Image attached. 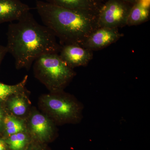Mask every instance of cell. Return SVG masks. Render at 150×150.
I'll return each mask as SVG.
<instances>
[{"label": "cell", "instance_id": "cell-1", "mask_svg": "<svg viewBox=\"0 0 150 150\" xmlns=\"http://www.w3.org/2000/svg\"><path fill=\"white\" fill-rule=\"evenodd\" d=\"M6 35L8 53L14 59L18 70H29L38 57L59 54L62 47L51 30L37 22L30 11L8 25Z\"/></svg>", "mask_w": 150, "mask_h": 150}, {"label": "cell", "instance_id": "cell-2", "mask_svg": "<svg viewBox=\"0 0 150 150\" xmlns=\"http://www.w3.org/2000/svg\"><path fill=\"white\" fill-rule=\"evenodd\" d=\"M36 8L43 24L65 44L82 46L98 28L97 15L37 1Z\"/></svg>", "mask_w": 150, "mask_h": 150}, {"label": "cell", "instance_id": "cell-3", "mask_svg": "<svg viewBox=\"0 0 150 150\" xmlns=\"http://www.w3.org/2000/svg\"><path fill=\"white\" fill-rule=\"evenodd\" d=\"M38 103L41 112L57 126L78 124L83 118V104L64 91L42 95Z\"/></svg>", "mask_w": 150, "mask_h": 150}, {"label": "cell", "instance_id": "cell-4", "mask_svg": "<svg viewBox=\"0 0 150 150\" xmlns=\"http://www.w3.org/2000/svg\"><path fill=\"white\" fill-rule=\"evenodd\" d=\"M33 69L35 77L50 93L64 91L76 74L58 53H49L38 57L33 63Z\"/></svg>", "mask_w": 150, "mask_h": 150}, {"label": "cell", "instance_id": "cell-5", "mask_svg": "<svg viewBox=\"0 0 150 150\" xmlns=\"http://www.w3.org/2000/svg\"><path fill=\"white\" fill-rule=\"evenodd\" d=\"M28 133L33 141L48 144L58 136L56 125L46 114L32 107L26 118Z\"/></svg>", "mask_w": 150, "mask_h": 150}, {"label": "cell", "instance_id": "cell-6", "mask_svg": "<svg viewBox=\"0 0 150 150\" xmlns=\"http://www.w3.org/2000/svg\"><path fill=\"white\" fill-rule=\"evenodd\" d=\"M131 7L121 0H108L101 5L98 13V28H118L126 26Z\"/></svg>", "mask_w": 150, "mask_h": 150}, {"label": "cell", "instance_id": "cell-7", "mask_svg": "<svg viewBox=\"0 0 150 150\" xmlns=\"http://www.w3.org/2000/svg\"><path fill=\"white\" fill-rule=\"evenodd\" d=\"M123 36L118 28H98L89 35L82 46L92 51L99 50L115 43Z\"/></svg>", "mask_w": 150, "mask_h": 150}, {"label": "cell", "instance_id": "cell-8", "mask_svg": "<svg viewBox=\"0 0 150 150\" xmlns=\"http://www.w3.org/2000/svg\"><path fill=\"white\" fill-rule=\"evenodd\" d=\"M59 55L71 68L85 67L93 57V51L77 44H65L62 46Z\"/></svg>", "mask_w": 150, "mask_h": 150}, {"label": "cell", "instance_id": "cell-9", "mask_svg": "<svg viewBox=\"0 0 150 150\" xmlns=\"http://www.w3.org/2000/svg\"><path fill=\"white\" fill-rule=\"evenodd\" d=\"M30 10L20 0H0V24L17 21Z\"/></svg>", "mask_w": 150, "mask_h": 150}, {"label": "cell", "instance_id": "cell-10", "mask_svg": "<svg viewBox=\"0 0 150 150\" xmlns=\"http://www.w3.org/2000/svg\"><path fill=\"white\" fill-rule=\"evenodd\" d=\"M27 93V91L10 97L3 104L6 112L18 118L26 119L32 107Z\"/></svg>", "mask_w": 150, "mask_h": 150}, {"label": "cell", "instance_id": "cell-11", "mask_svg": "<svg viewBox=\"0 0 150 150\" xmlns=\"http://www.w3.org/2000/svg\"><path fill=\"white\" fill-rule=\"evenodd\" d=\"M54 5L98 15L101 5L96 0H46Z\"/></svg>", "mask_w": 150, "mask_h": 150}, {"label": "cell", "instance_id": "cell-12", "mask_svg": "<svg viewBox=\"0 0 150 150\" xmlns=\"http://www.w3.org/2000/svg\"><path fill=\"white\" fill-rule=\"evenodd\" d=\"M24 131H27L26 120L7 112L3 122V138L6 139L11 135Z\"/></svg>", "mask_w": 150, "mask_h": 150}, {"label": "cell", "instance_id": "cell-13", "mask_svg": "<svg viewBox=\"0 0 150 150\" xmlns=\"http://www.w3.org/2000/svg\"><path fill=\"white\" fill-rule=\"evenodd\" d=\"M149 17L150 8L145 7L137 2L131 7L127 25L130 26L142 24L148 21Z\"/></svg>", "mask_w": 150, "mask_h": 150}, {"label": "cell", "instance_id": "cell-14", "mask_svg": "<svg viewBox=\"0 0 150 150\" xmlns=\"http://www.w3.org/2000/svg\"><path fill=\"white\" fill-rule=\"evenodd\" d=\"M28 79V76H25L22 80L15 85H9L0 82V105L4 104L10 97L27 91L25 86Z\"/></svg>", "mask_w": 150, "mask_h": 150}, {"label": "cell", "instance_id": "cell-15", "mask_svg": "<svg viewBox=\"0 0 150 150\" xmlns=\"http://www.w3.org/2000/svg\"><path fill=\"white\" fill-rule=\"evenodd\" d=\"M4 139L10 150H25L32 141L27 131L13 134Z\"/></svg>", "mask_w": 150, "mask_h": 150}, {"label": "cell", "instance_id": "cell-16", "mask_svg": "<svg viewBox=\"0 0 150 150\" xmlns=\"http://www.w3.org/2000/svg\"><path fill=\"white\" fill-rule=\"evenodd\" d=\"M25 150H51L48 144L32 141Z\"/></svg>", "mask_w": 150, "mask_h": 150}, {"label": "cell", "instance_id": "cell-17", "mask_svg": "<svg viewBox=\"0 0 150 150\" xmlns=\"http://www.w3.org/2000/svg\"><path fill=\"white\" fill-rule=\"evenodd\" d=\"M6 112L4 106H1L0 105V132L1 133L3 131L4 119Z\"/></svg>", "mask_w": 150, "mask_h": 150}, {"label": "cell", "instance_id": "cell-18", "mask_svg": "<svg viewBox=\"0 0 150 150\" xmlns=\"http://www.w3.org/2000/svg\"><path fill=\"white\" fill-rule=\"evenodd\" d=\"M7 53H8V50L6 46L0 45V64Z\"/></svg>", "mask_w": 150, "mask_h": 150}, {"label": "cell", "instance_id": "cell-19", "mask_svg": "<svg viewBox=\"0 0 150 150\" xmlns=\"http://www.w3.org/2000/svg\"><path fill=\"white\" fill-rule=\"evenodd\" d=\"M0 150H10L4 139L0 136Z\"/></svg>", "mask_w": 150, "mask_h": 150}, {"label": "cell", "instance_id": "cell-20", "mask_svg": "<svg viewBox=\"0 0 150 150\" xmlns=\"http://www.w3.org/2000/svg\"><path fill=\"white\" fill-rule=\"evenodd\" d=\"M138 2L145 7L150 8V0H139Z\"/></svg>", "mask_w": 150, "mask_h": 150}, {"label": "cell", "instance_id": "cell-21", "mask_svg": "<svg viewBox=\"0 0 150 150\" xmlns=\"http://www.w3.org/2000/svg\"><path fill=\"white\" fill-rule=\"evenodd\" d=\"M121 1L129 4H132L133 5L134 4L138 2L139 0H121Z\"/></svg>", "mask_w": 150, "mask_h": 150}, {"label": "cell", "instance_id": "cell-22", "mask_svg": "<svg viewBox=\"0 0 150 150\" xmlns=\"http://www.w3.org/2000/svg\"><path fill=\"white\" fill-rule=\"evenodd\" d=\"M96 1H97L99 2H100L101 1H102V0H96Z\"/></svg>", "mask_w": 150, "mask_h": 150}]
</instances>
